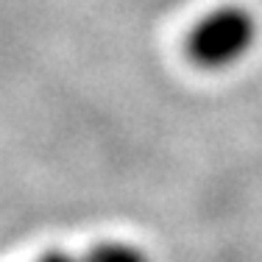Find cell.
I'll use <instances>...</instances> for the list:
<instances>
[{"mask_svg":"<svg viewBox=\"0 0 262 262\" xmlns=\"http://www.w3.org/2000/svg\"><path fill=\"white\" fill-rule=\"evenodd\" d=\"M254 36H257L254 17L246 9L226 6V9L212 11L192 28L190 39H187V53L195 64L217 70V67H229L240 56H246Z\"/></svg>","mask_w":262,"mask_h":262,"instance_id":"6da1fadb","label":"cell"},{"mask_svg":"<svg viewBox=\"0 0 262 262\" xmlns=\"http://www.w3.org/2000/svg\"><path fill=\"white\" fill-rule=\"evenodd\" d=\"M48 262H78V259H48ZM81 262H145V259L140 257V251H131V248H101L90 259Z\"/></svg>","mask_w":262,"mask_h":262,"instance_id":"7a4b0ae2","label":"cell"}]
</instances>
